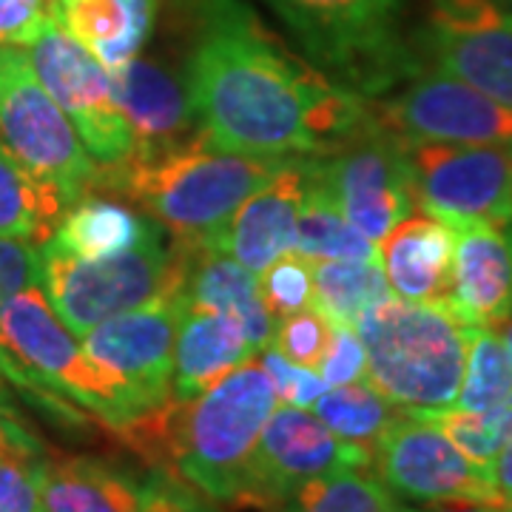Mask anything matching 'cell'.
I'll return each instance as SVG.
<instances>
[{"label": "cell", "instance_id": "cell-38", "mask_svg": "<svg viewBox=\"0 0 512 512\" xmlns=\"http://www.w3.org/2000/svg\"><path fill=\"white\" fill-rule=\"evenodd\" d=\"M140 512H220V507L177 476L151 470V476L143 481Z\"/></svg>", "mask_w": 512, "mask_h": 512}, {"label": "cell", "instance_id": "cell-19", "mask_svg": "<svg viewBox=\"0 0 512 512\" xmlns=\"http://www.w3.org/2000/svg\"><path fill=\"white\" fill-rule=\"evenodd\" d=\"M453 245V228L439 217H404L379 242V262L393 296L444 305L453 282Z\"/></svg>", "mask_w": 512, "mask_h": 512}, {"label": "cell", "instance_id": "cell-12", "mask_svg": "<svg viewBox=\"0 0 512 512\" xmlns=\"http://www.w3.org/2000/svg\"><path fill=\"white\" fill-rule=\"evenodd\" d=\"M373 450L350 444L313 413L282 404L268 416L256 441L239 510H279L302 484L342 470H370Z\"/></svg>", "mask_w": 512, "mask_h": 512}, {"label": "cell", "instance_id": "cell-14", "mask_svg": "<svg viewBox=\"0 0 512 512\" xmlns=\"http://www.w3.org/2000/svg\"><path fill=\"white\" fill-rule=\"evenodd\" d=\"M419 46L433 69L512 106V9L504 0H427Z\"/></svg>", "mask_w": 512, "mask_h": 512}, {"label": "cell", "instance_id": "cell-37", "mask_svg": "<svg viewBox=\"0 0 512 512\" xmlns=\"http://www.w3.org/2000/svg\"><path fill=\"white\" fill-rule=\"evenodd\" d=\"M316 373L328 382V387H339V384H353L367 379V353L356 328H350V325H333L328 350H325L322 362L316 367Z\"/></svg>", "mask_w": 512, "mask_h": 512}, {"label": "cell", "instance_id": "cell-43", "mask_svg": "<svg viewBox=\"0 0 512 512\" xmlns=\"http://www.w3.org/2000/svg\"><path fill=\"white\" fill-rule=\"evenodd\" d=\"M493 330L501 336V342H504V348H507V353H510V359H512V313L507 316V319H501Z\"/></svg>", "mask_w": 512, "mask_h": 512}, {"label": "cell", "instance_id": "cell-26", "mask_svg": "<svg viewBox=\"0 0 512 512\" xmlns=\"http://www.w3.org/2000/svg\"><path fill=\"white\" fill-rule=\"evenodd\" d=\"M293 251L308 256L311 262L336 259V262H376L379 245L359 234L345 214L330 200V194L316 180V157H313V180L296 220Z\"/></svg>", "mask_w": 512, "mask_h": 512}, {"label": "cell", "instance_id": "cell-34", "mask_svg": "<svg viewBox=\"0 0 512 512\" xmlns=\"http://www.w3.org/2000/svg\"><path fill=\"white\" fill-rule=\"evenodd\" d=\"M330 333H333V325L328 319L313 308H305V311L291 313V316L274 319L268 345L279 350L285 359H291L293 365L316 370L325 350H328Z\"/></svg>", "mask_w": 512, "mask_h": 512}, {"label": "cell", "instance_id": "cell-16", "mask_svg": "<svg viewBox=\"0 0 512 512\" xmlns=\"http://www.w3.org/2000/svg\"><path fill=\"white\" fill-rule=\"evenodd\" d=\"M313 180V157H285L282 165L234 211L208 248L237 259L251 274H262L279 256L293 251L299 208Z\"/></svg>", "mask_w": 512, "mask_h": 512}, {"label": "cell", "instance_id": "cell-17", "mask_svg": "<svg viewBox=\"0 0 512 512\" xmlns=\"http://www.w3.org/2000/svg\"><path fill=\"white\" fill-rule=\"evenodd\" d=\"M111 83L131 131L128 157H151L200 134L185 80L174 77L160 63L131 57L126 66L111 72Z\"/></svg>", "mask_w": 512, "mask_h": 512}, {"label": "cell", "instance_id": "cell-1", "mask_svg": "<svg viewBox=\"0 0 512 512\" xmlns=\"http://www.w3.org/2000/svg\"><path fill=\"white\" fill-rule=\"evenodd\" d=\"M185 89L200 131L225 151L325 157L373 123L367 97L288 52L239 0H197Z\"/></svg>", "mask_w": 512, "mask_h": 512}, {"label": "cell", "instance_id": "cell-25", "mask_svg": "<svg viewBox=\"0 0 512 512\" xmlns=\"http://www.w3.org/2000/svg\"><path fill=\"white\" fill-rule=\"evenodd\" d=\"M66 208L69 202L55 185L35 177L0 146V237L43 245Z\"/></svg>", "mask_w": 512, "mask_h": 512}, {"label": "cell", "instance_id": "cell-44", "mask_svg": "<svg viewBox=\"0 0 512 512\" xmlns=\"http://www.w3.org/2000/svg\"><path fill=\"white\" fill-rule=\"evenodd\" d=\"M501 231H504V239H507V245H510V256H512V220L507 225H501Z\"/></svg>", "mask_w": 512, "mask_h": 512}, {"label": "cell", "instance_id": "cell-39", "mask_svg": "<svg viewBox=\"0 0 512 512\" xmlns=\"http://www.w3.org/2000/svg\"><path fill=\"white\" fill-rule=\"evenodd\" d=\"M57 18V0H0V46H29Z\"/></svg>", "mask_w": 512, "mask_h": 512}, {"label": "cell", "instance_id": "cell-29", "mask_svg": "<svg viewBox=\"0 0 512 512\" xmlns=\"http://www.w3.org/2000/svg\"><path fill=\"white\" fill-rule=\"evenodd\" d=\"M399 498L367 470L313 478L274 512H407Z\"/></svg>", "mask_w": 512, "mask_h": 512}, {"label": "cell", "instance_id": "cell-24", "mask_svg": "<svg viewBox=\"0 0 512 512\" xmlns=\"http://www.w3.org/2000/svg\"><path fill=\"white\" fill-rule=\"evenodd\" d=\"M154 228L157 222L148 214H137L123 202L106 200L103 194H89L66 208L55 234L46 242L77 259H103L134 248Z\"/></svg>", "mask_w": 512, "mask_h": 512}, {"label": "cell", "instance_id": "cell-45", "mask_svg": "<svg viewBox=\"0 0 512 512\" xmlns=\"http://www.w3.org/2000/svg\"><path fill=\"white\" fill-rule=\"evenodd\" d=\"M504 3H507V6H510V9H512V0H504Z\"/></svg>", "mask_w": 512, "mask_h": 512}, {"label": "cell", "instance_id": "cell-35", "mask_svg": "<svg viewBox=\"0 0 512 512\" xmlns=\"http://www.w3.org/2000/svg\"><path fill=\"white\" fill-rule=\"evenodd\" d=\"M32 285H40V245L0 237V308ZM15 365L0 345V382L15 387Z\"/></svg>", "mask_w": 512, "mask_h": 512}, {"label": "cell", "instance_id": "cell-36", "mask_svg": "<svg viewBox=\"0 0 512 512\" xmlns=\"http://www.w3.org/2000/svg\"><path fill=\"white\" fill-rule=\"evenodd\" d=\"M259 367L268 373V379L274 384L276 399L282 404H291V407H302L308 410L313 402L328 390V382L311 370V367L293 365L291 359H285L279 350L271 345L259 350Z\"/></svg>", "mask_w": 512, "mask_h": 512}, {"label": "cell", "instance_id": "cell-11", "mask_svg": "<svg viewBox=\"0 0 512 512\" xmlns=\"http://www.w3.org/2000/svg\"><path fill=\"white\" fill-rule=\"evenodd\" d=\"M26 60L63 114L80 128V140L97 165H117L131 154V131L117 106L111 72L52 20L26 46Z\"/></svg>", "mask_w": 512, "mask_h": 512}, {"label": "cell", "instance_id": "cell-13", "mask_svg": "<svg viewBox=\"0 0 512 512\" xmlns=\"http://www.w3.org/2000/svg\"><path fill=\"white\" fill-rule=\"evenodd\" d=\"M416 205L444 222L512 220V146L404 143Z\"/></svg>", "mask_w": 512, "mask_h": 512}, {"label": "cell", "instance_id": "cell-31", "mask_svg": "<svg viewBox=\"0 0 512 512\" xmlns=\"http://www.w3.org/2000/svg\"><path fill=\"white\" fill-rule=\"evenodd\" d=\"M421 413L433 421L464 456L481 467H490L498 450L512 436V393L504 402H498L490 410H481V413H467V410H456V407L421 410Z\"/></svg>", "mask_w": 512, "mask_h": 512}, {"label": "cell", "instance_id": "cell-28", "mask_svg": "<svg viewBox=\"0 0 512 512\" xmlns=\"http://www.w3.org/2000/svg\"><path fill=\"white\" fill-rule=\"evenodd\" d=\"M399 413H402V407L387 402L367 379L328 387L313 402V416L328 430H333L339 439L367 447V450H373V444L379 441V436Z\"/></svg>", "mask_w": 512, "mask_h": 512}, {"label": "cell", "instance_id": "cell-6", "mask_svg": "<svg viewBox=\"0 0 512 512\" xmlns=\"http://www.w3.org/2000/svg\"><path fill=\"white\" fill-rule=\"evenodd\" d=\"M188 256L191 245L168 242L160 225L134 248L103 259H77L43 242L40 288L63 325L74 336H83L117 313L143 308L165 293L185 291Z\"/></svg>", "mask_w": 512, "mask_h": 512}, {"label": "cell", "instance_id": "cell-4", "mask_svg": "<svg viewBox=\"0 0 512 512\" xmlns=\"http://www.w3.org/2000/svg\"><path fill=\"white\" fill-rule=\"evenodd\" d=\"M367 382L404 410L453 407L467 362V325L444 305L387 296L356 322Z\"/></svg>", "mask_w": 512, "mask_h": 512}, {"label": "cell", "instance_id": "cell-33", "mask_svg": "<svg viewBox=\"0 0 512 512\" xmlns=\"http://www.w3.org/2000/svg\"><path fill=\"white\" fill-rule=\"evenodd\" d=\"M256 279H259V296L271 313V319H282V316L311 308L313 262L308 256L288 251Z\"/></svg>", "mask_w": 512, "mask_h": 512}, {"label": "cell", "instance_id": "cell-15", "mask_svg": "<svg viewBox=\"0 0 512 512\" xmlns=\"http://www.w3.org/2000/svg\"><path fill=\"white\" fill-rule=\"evenodd\" d=\"M188 299L165 293L143 308L117 313L83 333L80 345L111 382H117L143 410L171 399L174 342Z\"/></svg>", "mask_w": 512, "mask_h": 512}, {"label": "cell", "instance_id": "cell-5", "mask_svg": "<svg viewBox=\"0 0 512 512\" xmlns=\"http://www.w3.org/2000/svg\"><path fill=\"white\" fill-rule=\"evenodd\" d=\"M319 72L376 97L419 66L404 49V0H268Z\"/></svg>", "mask_w": 512, "mask_h": 512}, {"label": "cell", "instance_id": "cell-23", "mask_svg": "<svg viewBox=\"0 0 512 512\" xmlns=\"http://www.w3.org/2000/svg\"><path fill=\"white\" fill-rule=\"evenodd\" d=\"M157 6L160 0H57V20L114 72L148 43Z\"/></svg>", "mask_w": 512, "mask_h": 512}, {"label": "cell", "instance_id": "cell-27", "mask_svg": "<svg viewBox=\"0 0 512 512\" xmlns=\"http://www.w3.org/2000/svg\"><path fill=\"white\" fill-rule=\"evenodd\" d=\"M393 296L382 262H313V311H319L330 325H350Z\"/></svg>", "mask_w": 512, "mask_h": 512}, {"label": "cell", "instance_id": "cell-22", "mask_svg": "<svg viewBox=\"0 0 512 512\" xmlns=\"http://www.w3.org/2000/svg\"><path fill=\"white\" fill-rule=\"evenodd\" d=\"M185 299L194 308L217 311L237 322L251 348H268L274 319L259 296V279L217 248L191 245L185 271Z\"/></svg>", "mask_w": 512, "mask_h": 512}, {"label": "cell", "instance_id": "cell-3", "mask_svg": "<svg viewBox=\"0 0 512 512\" xmlns=\"http://www.w3.org/2000/svg\"><path fill=\"white\" fill-rule=\"evenodd\" d=\"M282 160L285 157L225 151L200 131L188 143L151 157L97 165L94 194H117L148 211L174 242L208 248Z\"/></svg>", "mask_w": 512, "mask_h": 512}, {"label": "cell", "instance_id": "cell-2", "mask_svg": "<svg viewBox=\"0 0 512 512\" xmlns=\"http://www.w3.org/2000/svg\"><path fill=\"white\" fill-rule=\"evenodd\" d=\"M274 407V384L251 359L200 396L168 399L128 421L117 441L151 470L177 476L217 507L239 510L256 441Z\"/></svg>", "mask_w": 512, "mask_h": 512}, {"label": "cell", "instance_id": "cell-41", "mask_svg": "<svg viewBox=\"0 0 512 512\" xmlns=\"http://www.w3.org/2000/svg\"><path fill=\"white\" fill-rule=\"evenodd\" d=\"M407 512H501L487 504H464V501H453V504H427L421 510H407Z\"/></svg>", "mask_w": 512, "mask_h": 512}, {"label": "cell", "instance_id": "cell-21", "mask_svg": "<svg viewBox=\"0 0 512 512\" xmlns=\"http://www.w3.org/2000/svg\"><path fill=\"white\" fill-rule=\"evenodd\" d=\"M40 501L43 512H140L143 481L109 458L46 450Z\"/></svg>", "mask_w": 512, "mask_h": 512}, {"label": "cell", "instance_id": "cell-30", "mask_svg": "<svg viewBox=\"0 0 512 512\" xmlns=\"http://www.w3.org/2000/svg\"><path fill=\"white\" fill-rule=\"evenodd\" d=\"M512 393V359L493 328H467V362L453 407L490 410Z\"/></svg>", "mask_w": 512, "mask_h": 512}, {"label": "cell", "instance_id": "cell-42", "mask_svg": "<svg viewBox=\"0 0 512 512\" xmlns=\"http://www.w3.org/2000/svg\"><path fill=\"white\" fill-rule=\"evenodd\" d=\"M15 413H20L18 404L12 402V396H9V390H6V382H0V419L15 416Z\"/></svg>", "mask_w": 512, "mask_h": 512}, {"label": "cell", "instance_id": "cell-8", "mask_svg": "<svg viewBox=\"0 0 512 512\" xmlns=\"http://www.w3.org/2000/svg\"><path fill=\"white\" fill-rule=\"evenodd\" d=\"M373 120L402 143L512 146V106L439 69L416 66L396 92L367 100Z\"/></svg>", "mask_w": 512, "mask_h": 512}, {"label": "cell", "instance_id": "cell-40", "mask_svg": "<svg viewBox=\"0 0 512 512\" xmlns=\"http://www.w3.org/2000/svg\"><path fill=\"white\" fill-rule=\"evenodd\" d=\"M490 473H493V487L498 495V510L512 512V436L493 458Z\"/></svg>", "mask_w": 512, "mask_h": 512}, {"label": "cell", "instance_id": "cell-7", "mask_svg": "<svg viewBox=\"0 0 512 512\" xmlns=\"http://www.w3.org/2000/svg\"><path fill=\"white\" fill-rule=\"evenodd\" d=\"M0 146L74 205L94 194L97 165L72 120L40 86L23 46H0Z\"/></svg>", "mask_w": 512, "mask_h": 512}, {"label": "cell", "instance_id": "cell-9", "mask_svg": "<svg viewBox=\"0 0 512 512\" xmlns=\"http://www.w3.org/2000/svg\"><path fill=\"white\" fill-rule=\"evenodd\" d=\"M376 478L399 498L421 504H487L498 510L490 467L464 456L421 410H404L373 444Z\"/></svg>", "mask_w": 512, "mask_h": 512}, {"label": "cell", "instance_id": "cell-20", "mask_svg": "<svg viewBox=\"0 0 512 512\" xmlns=\"http://www.w3.org/2000/svg\"><path fill=\"white\" fill-rule=\"evenodd\" d=\"M254 356L256 350L231 316L188 305L174 342L171 399L188 402L200 396Z\"/></svg>", "mask_w": 512, "mask_h": 512}, {"label": "cell", "instance_id": "cell-32", "mask_svg": "<svg viewBox=\"0 0 512 512\" xmlns=\"http://www.w3.org/2000/svg\"><path fill=\"white\" fill-rule=\"evenodd\" d=\"M46 450L35 430L0 436V512H43L40 470Z\"/></svg>", "mask_w": 512, "mask_h": 512}, {"label": "cell", "instance_id": "cell-18", "mask_svg": "<svg viewBox=\"0 0 512 512\" xmlns=\"http://www.w3.org/2000/svg\"><path fill=\"white\" fill-rule=\"evenodd\" d=\"M453 228V282L444 302L467 328H495L512 313V256L493 222L458 220Z\"/></svg>", "mask_w": 512, "mask_h": 512}, {"label": "cell", "instance_id": "cell-10", "mask_svg": "<svg viewBox=\"0 0 512 512\" xmlns=\"http://www.w3.org/2000/svg\"><path fill=\"white\" fill-rule=\"evenodd\" d=\"M316 180L345 220L376 245L416 211L404 143L376 120L336 151L316 157Z\"/></svg>", "mask_w": 512, "mask_h": 512}]
</instances>
